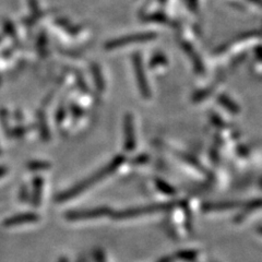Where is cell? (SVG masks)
Here are the masks:
<instances>
[{"instance_id": "obj_1", "label": "cell", "mask_w": 262, "mask_h": 262, "mask_svg": "<svg viewBox=\"0 0 262 262\" xmlns=\"http://www.w3.org/2000/svg\"><path fill=\"white\" fill-rule=\"evenodd\" d=\"M119 162H120V159L117 160V161H113L108 166H106L105 168L101 169L100 171H98L97 174H94L92 177H90V178H86V179H84V180H82V182H81L79 185H77V186H75V187H72L71 189H69V190H67L66 192H63L62 194L57 196V199H56L57 202H64V201H67V200L73 198V196H76V195H78V194L83 192L84 190L89 189V188H91V187L94 186L97 182H100V180H102L105 176H107L108 174L112 173V171H114L115 168L117 167Z\"/></svg>"}, {"instance_id": "obj_2", "label": "cell", "mask_w": 262, "mask_h": 262, "mask_svg": "<svg viewBox=\"0 0 262 262\" xmlns=\"http://www.w3.org/2000/svg\"><path fill=\"white\" fill-rule=\"evenodd\" d=\"M110 210L105 207L102 208H95L88 211H73L69 212L66 214V217L69 221H86V220H93L96 217H101L106 214H108Z\"/></svg>"}, {"instance_id": "obj_3", "label": "cell", "mask_w": 262, "mask_h": 262, "mask_svg": "<svg viewBox=\"0 0 262 262\" xmlns=\"http://www.w3.org/2000/svg\"><path fill=\"white\" fill-rule=\"evenodd\" d=\"M36 221H38V215L35 214V213H23V214L14 215L10 219H8L7 221H5L4 224L6 226H14L19 224L36 222Z\"/></svg>"}, {"instance_id": "obj_4", "label": "cell", "mask_w": 262, "mask_h": 262, "mask_svg": "<svg viewBox=\"0 0 262 262\" xmlns=\"http://www.w3.org/2000/svg\"><path fill=\"white\" fill-rule=\"evenodd\" d=\"M42 187H43V179L40 177H36L34 179V196H33V204L38 206L42 199Z\"/></svg>"}, {"instance_id": "obj_5", "label": "cell", "mask_w": 262, "mask_h": 262, "mask_svg": "<svg viewBox=\"0 0 262 262\" xmlns=\"http://www.w3.org/2000/svg\"><path fill=\"white\" fill-rule=\"evenodd\" d=\"M38 120H39V130H40V135L44 139H49V133H48V128L46 125V120L43 116V114H38Z\"/></svg>"}, {"instance_id": "obj_6", "label": "cell", "mask_w": 262, "mask_h": 262, "mask_svg": "<svg viewBox=\"0 0 262 262\" xmlns=\"http://www.w3.org/2000/svg\"><path fill=\"white\" fill-rule=\"evenodd\" d=\"M47 167V164L44 162H33L29 164V168L31 169H44Z\"/></svg>"}, {"instance_id": "obj_7", "label": "cell", "mask_w": 262, "mask_h": 262, "mask_svg": "<svg viewBox=\"0 0 262 262\" xmlns=\"http://www.w3.org/2000/svg\"><path fill=\"white\" fill-rule=\"evenodd\" d=\"M7 171H8V169H7L6 167H4V166H2V167H0V177H3V176H5V175L7 174Z\"/></svg>"}, {"instance_id": "obj_8", "label": "cell", "mask_w": 262, "mask_h": 262, "mask_svg": "<svg viewBox=\"0 0 262 262\" xmlns=\"http://www.w3.org/2000/svg\"><path fill=\"white\" fill-rule=\"evenodd\" d=\"M59 262H68V261H67V259H66V258H62V259H60Z\"/></svg>"}]
</instances>
